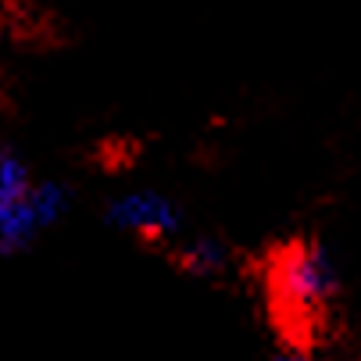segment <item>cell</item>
<instances>
[{"mask_svg": "<svg viewBox=\"0 0 361 361\" xmlns=\"http://www.w3.org/2000/svg\"><path fill=\"white\" fill-rule=\"evenodd\" d=\"M226 262V254L215 240H193L190 247H183V265L197 276H208V272H219Z\"/></svg>", "mask_w": 361, "mask_h": 361, "instance_id": "4", "label": "cell"}, {"mask_svg": "<svg viewBox=\"0 0 361 361\" xmlns=\"http://www.w3.org/2000/svg\"><path fill=\"white\" fill-rule=\"evenodd\" d=\"M111 222L143 240H165L179 229V208L154 190H133L111 204Z\"/></svg>", "mask_w": 361, "mask_h": 361, "instance_id": "3", "label": "cell"}, {"mask_svg": "<svg viewBox=\"0 0 361 361\" xmlns=\"http://www.w3.org/2000/svg\"><path fill=\"white\" fill-rule=\"evenodd\" d=\"M272 361H322V357L307 354V350H283V354H276Z\"/></svg>", "mask_w": 361, "mask_h": 361, "instance_id": "6", "label": "cell"}, {"mask_svg": "<svg viewBox=\"0 0 361 361\" xmlns=\"http://www.w3.org/2000/svg\"><path fill=\"white\" fill-rule=\"evenodd\" d=\"M68 208V193L58 183L29 186L22 197L0 204V254L22 250L39 229L58 222Z\"/></svg>", "mask_w": 361, "mask_h": 361, "instance_id": "2", "label": "cell"}, {"mask_svg": "<svg viewBox=\"0 0 361 361\" xmlns=\"http://www.w3.org/2000/svg\"><path fill=\"white\" fill-rule=\"evenodd\" d=\"M29 186H32V183H29V172H25V165L15 158V154L0 150V204H8V200L22 197Z\"/></svg>", "mask_w": 361, "mask_h": 361, "instance_id": "5", "label": "cell"}, {"mask_svg": "<svg viewBox=\"0 0 361 361\" xmlns=\"http://www.w3.org/2000/svg\"><path fill=\"white\" fill-rule=\"evenodd\" d=\"M340 290V272L329 250L315 243H290L272 262V293L283 315L297 326L319 322Z\"/></svg>", "mask_w": 361, "mask_h": 361, "instance_id": "1", "label": "cell"}]
</instances>
